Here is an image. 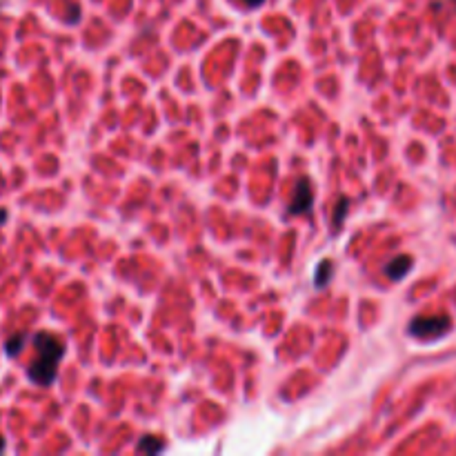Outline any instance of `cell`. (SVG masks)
Here are the masks:
<instances>
[{
	"mask_svg": "<svg viewBox=\"0 0 456 456\" xmlns=\"http://www.w3.org/2000/svg\"><path fill=\"white\" fill-rule=\"evenodd\" d=\"M332 270H334V265L329 263V261H323V263L318 265L316 279H314V285H316V288H325V285H327V279H329V274H332Z\"/></svg>",
	"mask_w": 456,
	"mask_h": 456,
	"instance_id": "8",
	"label": "cell"
},
{
	"mask_svg": "<svg viewBox=\"0 0 456 456\" xmlns=\"http://www.w3.org/2000/svg\"><path fill=\"white\" fill-rule=\"evenodd\" d=\"M3 450H5V439L0 436V452H3Z\"/></svg>",
	"mask_w": 456,
	"mask_h": 456,
	"instance_id": "10",
	"label": "cell"
},
{
	"mask_svg": "<svg viewBox=\"0 0 456 456\" xmlns=\"http://www.w3.org/2000/svg\"><path fill=\"white\" fill-rule=\"evenodd\" d=\"M27 338H29L27 334H14V336H9L7 343H5V354H7V356H18L23 347H25Z\"/></svg>",
	"mask_w": 456,
	"mask_h": 456,
	"instance_id": "6",
	"label": "cell"
},
{
	"mask_svg": "<svg viewBox=\"0 0 456 456\" xmlns=\"http://www.w3.org/2000/svg\"><path fill=\"white\" fill-rule=\"evenodd\" d=\"M312 203H314V192H312V185L307 178H301L296 183V190L292 194L290 201V214H305L309 212Z\"/></svg>",
	"mask_w": 456,
	"mask_h": 456,
	"instance_id": "3",
	"label": "cell"
},
{
	"mask_svg": "<svg viewBox=\"0 0 456 456\" xmlns=\"http://www.w3.org/2000/svg\"><path fill=\"white\" fill-rule=\"evenodd\" d=\"M452 320L448 316H416L409 323L407 332L421 341H432V338H441L450 329Z\"/></svg>",
	"mask_w": 456,
	"mask_h": 456,
	"instance_id": "2",
	"label": "cell"
},
{
	"mask_svg": "<svg viewBox=\"0 0 456 456\" xmlns=\"http://www.w3.org/2000/svg\"><path fill=\"white\" fill-rule=\"evenodd\" d=\"M347 199L345 196H341L338 199V203H336V207H334V216H332V227L334 229H341V223H343V218H345V214H347Z\"/></svg>",
	"mask_w": 456,
	"mask_h": 456,
	"instance_id": "7",
	"label": "cell"
},
{
	"mask_svg": "<svg viewBox=\"0 0 456 456\" xmlns=\"http://www.w3.org/2000/svg\"><path fill=\"white\" fill-rule=\"evenodd\" d=\"M31 343L36 347V359L29 365L27 377H29L36 385H42V388L51 385L58 374V363L62 361V356H65V343L49 332L34 334Z\"/></svg>",
	"mask_w": 456,
	"mask_h": 456,
	"instance_id": "1",
	"label": "cell"
},
{
	"mask_svg": "<svg viewBox=\"0 0 456 456\" xmlns=\"http://www.w3.org/2000/svg\"><path fill=\"white\" fill-rule=\"evenodd\" d=\"M7 218V212H0V223H3Z\"/></svg>",
	"mask_w": 456,
	"mask_h": 456,
	"instance_id": "11",
	"label": "cell"
},
{
	"mask_svg": "<svg viewBox=\"0 0 456 456\" xmlns=\"http://www.w3.org/2000/svg\"><path fill=\"white\" fill-rule=\"evenodd\" d=\"M245 5H249V7H258V5H263L265 0H243Z\"/></svg>",
	"mask_w": 456,
	"mask_h": 456,
	"instance_id": "9",
	"label": "cell"
},
{
	"mask_svg": "<svg viewBox=\"0 0 456 456\" xmlns=\"http://www.w3.org/2000/svg\"><path fill=\"white\" fill-rule=\"evenodd\" d=\"M163 450H165V443L158 441L156 436H142L138 443V452H142V454H156Z\"/></svg>",
	"mask_w": 456,
	"mask_h": 456,
	"instance_id": "5",
	"label": "cell"
},
{
	"mask_svg": "<svg viewBox=\"0 0 456 456\" xmlns=\"http://www.w3.org/2000/svg\"><path fill=\"white\" fill-rule=\"evenodd\" d=\"M412 270V256H396L394 261H392L388 267H385V274L390 276L392 281H398V279H403V276Z\"/></svg>",
	"mask_w": 456,
	"mask_h": 456,
	"instance_id": "4",
	"label": "cell"
}]
</instances>
